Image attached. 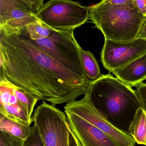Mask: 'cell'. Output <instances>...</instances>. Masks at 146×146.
<instances>
[{
	"label": "cell",
	"mask_w": 146,
	"mask_h": 146,
	"mask_svg": "<svg viewBox=\"0 0 146 146\" xmlns=\"http://www.w3.org/2000/svg\"><path fill=\"white\" fill-rule=\"evenodd\" d=\"M64 110L76 114L97 127L121 146H135L136 141L128 133L113 125L93 107L85 96L80 100L67 103Z\"/></svg>",
	"instance_id": "cell-8"
},
{
	"label": "cell",
	"mask_w": 146,
	"mask_h": 146,
	"mask_svg": "<svg viewBox=\"0 0 146 146\" xmlns=\"http://www.w3.org/2000/svg\"><path fill=\"white\" fill-rule=\"evenodd\" d=\"M145 145L146 146V141H145Z\"/></svg>",
	"instance_id": "cell-22"
},
{
	"label": "cell",
	"mask_w": 146,
	"mask_h": 146,
	"mask_svg": "<svg viewBox=\"0 0 146 146\" xmlns=\"http://www.w3.org/2000/svg\"><path fill=\"white\" fill-rule=\"evenodd\" d=\"M33 122L37 127L44 146H81L72 131L66 114L45 101L34 111Z\"/></svg>",
	"instance_id": "cell-4"
},
{
	"label": "cell",
	"mask_w": 146,
	"mask_h": 146,
	"mask_svg": "<svg viewBox=\"0 0 146 146\" xmlns=\"http://www.w3.org/2000/svg\"><path fill=\"white\" fill-rule=\"evenodd\" d=\"M136 86L135 91L146 113V83H141Z\"/></svg>",
	"instance_id": "cell-17"
},
{
	"label": "cell",
	"mask_w": 146,
	"mask_h": 146,
	"mask_svg": "<svg viewBox=\"0 0 146 146\" xmlns=\"http://www.w3.org/2000/svg\"><path fill=\"white\" fill-rule=\"evenodd\" d=\"M35 15L43 25L51 29L74 30L88 20L89 7L71 0H50Z\"/></svg>",
	"instance_id": "cell-5"
},
{
	"label": "cell",
	"mask_w": 146,
	"mask_h": 146,
	"mask_svg": "<svg viewBox=\"0 0 146 146\" xmlns=\"http://www.w3.org/2000/svg\"><path fill=\"white\" fill-rule=\"evenodd\" d=\"M129 133L139 145H145L146 137V113L143 108L136 112L130 123Z\"/></svg>",
	"instance_id": "cell-12"
},
{
	"label": "cell",
	"mask_w": 146,
	"mask_h": 146,
	"mask_svg": "<svg viewBox=\"0 0 146 146\" xmlns=\"http://www.w3.org/2000/svg\"><path fill=\"white\" fill-rule=\"evenodd\" d=\"M138 38H144L146 39V21L145 22L141 28Z\"/></svg>",
	"instance_id": "cell-21"
},
{
	"label": "cell",
	"mask_w": 146,
	"mask_h": 146,
	"mask_svg": "<svg viewBox=\"0 0 146 146\" xmlns=\"http://www.w3.org/2000/svg\"><path fill=\"white\" fill-rule=\"evenodd\" d=\"M24 141L0 130V146H23Z\"/></svg>",
	"instance_id": "cell-16"
},
{
	"label": "cell",
	"mask_w": 146,
	"mask_h": 146,
	"mask_svg": "<svg viewBox=\"0 0 146 146\" xmlns=\"http://www.w3.org/2000/svg\"><path fill=\"white\" fill-rule=\"evenodd\" d=\"M30 6L33 12L36 14L43 5L44 0H22Z\"/></svg>",
	"instance_id": "cell-18"
},
{
	"label": "cell",
	"mask_w": 146,
	"mask_h": 146,
	"mask_svg": "<svg viewBox=\"0 0 146 146\" xmlns=\"http://www.w3.org/2000/svg\"><path fill=\"white\" fill-rule=\"evenodd\" d=\"M0 76L55 106L85 94L91 82L72 39L53 29L28 36L0 27Z\"/></svg>",
	"instance_id": "cell-1"
},
{
	"label": "cell",
	"mask_w": 146,
	"mask_h": 146,
	"mask_svg": "<svg viewBox=\"0 0 146 146\" xmlns=\"http://www.w3.org/2000/svg\"><path fill=\"white\" fill-rule=\"evenodd\" d=\"M85 97L113 125L129 133V129L142 104L131 86L110 74L91 81Z\"/></svg>",
	"instance_id": "cell-2"
},
{
	"label": "cell",
	"mask_w": 146,
	"mask_h": 146,
	"mask_svg": "<svg viewBox=\"0 0 146 146\" xmlns=\"http://www.w3.org/2000/svg\"><path fill=\"white\" fill-rule=\"evenodd\" d=\"M81 60L87 78L90 81L97 80L102 75L99 64L94 55L90 51L81 50Z\"/></svg>",
	"instance_id": "cell-14"
},
{
	"label": "cell",
	"mask_w": 146,
	"mask_h": 146,
	"mask_svg": "<svg viewBox=\"0 0 146 146\" xmlns=\"http://www.w3.org/2000/svg\"><path fill=\"white\" fill-rule=\"evenodd\" d=\"M31 127L0 114V130L25 140L30 133Z\"/></svg>",
	"instance_id": "cell-13"
},
{
	"label": "cell",
	"mask_w": 146,
	"mask_h": 146,
	"mask_svg": "<svg viewBox=\"0 0 146 146\" xmlns=\"http://www.w3.org/2000/svg\"><path fill=\"white\" fill-rule=\"evenodd\" d=\"M133 0H102L100 2L103 4L110 5H118L133 2Z\"/></svg>",
	"instance_id": "cell-20"
},
{
	"label": "cell",
	"mask_w": 146,
	"mask_h": 146,
	"mask_svg": "<svg viewBox=\"0 0 146 146\" xmlns=\"http://www.w3.org/2000/svg\"><path fill=\"white\" fill-rule=\"evenodd\" d=\"M38 99L31 93L0 76V114L30 127Z\"/></svg>",
	"instance_id": "cell-6"
},
{
	"label": "cell",
	"mask_w": 146,
	"mask_h": 146,
	"mask_svg": "<svg viewBox=\"0 0 146 146\" xmlns=\"http://www.w3.org/2000/svg\"><path fill=\"white\" fill-rule=\"evenodd\" d=\"M23 146H44L40 132L35 124L31 128L30 133L24 141Z\"/></svg>",
	"instance_id": "cell-15"
},
{
	"label": "cell",
	"mask_w": 146,
	"mask_h": 146,
	"mask_svg": "<svg viewBox=\"0 0 146 146\" xmlns=\"http://www.w3.org/2000/svg\"><path fill=\"white\" fill-rule=\"evenodd\" d=\"M69 126L81 146H121L105 133L76 114L64 110Z\"/></svg>",
	"instance_id": "cell-9"
},
{
	"label": "cell",
	"mask_w": 146,
	"mask_h": 146,
	"mask_svg": "<svg viewBox=\"0 0 146 146\" xmlns=\"http://www.w3.org/2000/svg\"><path fill=\"white\" fill-rule=\"evenodd\" d=\"M112 73L117 78L130 86L142 83L146 80V53Z\"/></svg>",
	"instance_id": "cell-10"
},
{
	"label": "cell",
	"mask_w": 146,
	"mask_h": 146,
	"mask_svg": "<svg viewBox=\"0 0 146 146\" xmlns=\"http://www.w3.org/2000/svg\"><path fill=\"white\" fill-rule=\"evenodd\" d=\"M35 15L30 6L22 0H0V26Z\"/></svg>",
	"instance_id": "cell-11"
},
{
	"label": "cell",
	"mask_w": 146,
	"mask_h": 146,
	"mask_svg": "<svg viewBox=\"0 0 146 146\" xmlns=\"http://www.w3.org/2000/svg\"><path fill=\"white\" fill-rule=\"evenodd\" d=\"M89 19L105 38L126 41L138 38L146 17L140 14L133 2L118 5L101 2L89 7Z\"/></svg>",
	"instance_id": "cell-3"
},
{
	"label": "cell",
	"mask_w": 146,
	"mask_h": 146,
	"mask_svg": "<svg viewBox=\"0 0 146 146\" xmlns=\"http://www.w3.org/2000/svg\"><path fill=\"white\" fill-rule=\"evenodd\" d=\"M105 39L101 61L104 68L111 72L146 53V39L144 38H138L126 41Z\"/></svg>",
	"instance_id": "cell-7"
},
{
	"label": "cell",
	"mask_w": 146,
	"mask_h": 146,
	"mask_svg": "<svg viewBox=\"0 0 146 146\" xmlns=\"http://www.w3.org/2000/svg\"><path fill=\"white\" fill-rule=\"evenodd\" d=\"M133 3L139 13L146 17V0H133Z\"/></svg>",
	"instance_id": "cell-19"
}]
</instances>
